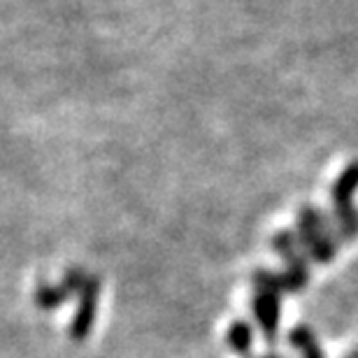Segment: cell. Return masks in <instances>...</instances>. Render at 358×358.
I'll list each match as a JSON object with an SVG mask.
<instances>
[{"label": "cell", "instance_id": "1", "mask_svg": "<svg viewBox=\"0 0 358 358\" xmlns=\"http://www.w3.org/2000/svg\"><path fill=\"white\" fill-rule=\"evenodd\" d=\"M298 245L317 263H331L338 256L340 233L324 212L312 205H303L298 212Z\"/></svg>", "mask_w": 358, "mask_h": 358}, {"label": "cell", "instance_id": "2", "mask_svg": "<svg viewBox=\"0 0 358 358\" xmlns=\"http://www.w3.org/2000/svg\"><path fill=\"white\" fill-rule=\"evenodd\" d=\"M272 249H275V254H279L284 259L286 272L293 277L298 289L305 291V286L310 284V266H307V256L303 252V247L298 245L296 233L277 231L272 235Z\"/></svg>", "mask_w": 358, "mask_h": 358}, {"label": "cell", "instance_id": "3", "mask_svg": "<svg viewBox=\"0 0 358 358\" xmlns=\"http://www.w3.org/2000/svg\"><path fill=\"white\" fill-rule=\"evenodd\" d=\"M98 298H100V279L89 277V282L84 284L80 293V307H77L73 324H70V338L75 342H82L91 333L93 321L98 314Z\"/></svg>", "mask_w": 358, "mask_h": 358}, {"label": "cell", "instance_id": "4", "mask_svg": "<svg viewBox=\"0 0 358 358\" xmlns=\"http://www.w3.org/2000/svg\"><path fill=\"white\" fill-rule=\"evenodd\" d=\"M252 310L263 338L268 342H275L279 328H282V296L270 291H256L252 300Z\"/></svg>", "mask_w": 358, "mask_h": 358}, {"label": "cell", "instance_id": "5", "mask_svg": "<svg viewBox=\"0 0 358 358\" xmlns=\"http://www.w3.org/2000/svg\"><path fill=\"white\" fill-rule=\"evenodd\" d=\"M252 279H254L256 291H270V293H277V296H284V293H300L298 284L293 282V277L289 272L256 270Z\"/></svg>", "mask_w": 358, "mask_h": 358}, {"label": "cell", "instance_id": "6", "mask_svg": "<svg viewBox=\"0 0 358 358\" xmlns=\"http://www.w3.org/2000/svg\"><path fill=\"white\" fill-rule=\"evenodd\" d=\"M356 191H358V163H352V166H347L345 173L335 179V184L331 186L333 207L352 205V198H354Z\"/></svg>", "mask_w": 358, "mask_h": 358}, {"label": "cell", "instance_id": "7", "mask_svg": "<svg viewBox=\"0 0 358 358\" xmlns=\"http://www.w3.org/2000/svg\"><path fill=\"white\" fill-rule=\"evenodd\" d=\"M289 345L296 349V352L303 354V358H326L324 356V349H321L317 335L312 333L310 326H293L291 333H289Z\"/></svg>", "mask_w": 358, "mask_h": 358}, {"label": "cell", "instance_id": "8", "mask_svg": "<svg viewBox=\"0 0 358 358\" xmlns=\"http://www.w3.org/2000/svg\"><path fill=\"white\" fill-rule=\"evenodd\" d=\"M226 340H228V347H231L235 354L247 358L249 352H252V345H254V331H252V326H249L247 321L238 319V321H233V324L228 326Z\"/></svg>", "mask_w": 358, "mask_h": 358}, {"label": "cell", "instance_id": "9", "mask_svg": "<svg viewBox=\"0 0 358 358\" xmlns=\"http://www.w3.org/2000/svg\"><path fill=\"white\" fill-rule=\"evenodd\" d=\"M70 298V293L63 289V284L59 286H54V284H45L42 282L38 289H35V305L40 307V310H56V307H61V305H66V300Z\"/></svg>", "mask_w": 358, "mask_h": 358}, {"label": "cell", "instance_id": "10", "mask_svg": "<svg viewBox=\"0 0 358 358\" xmlns=\"http://www.w3.org/2000/svg\"><path fill=\"white\" fill-rule=\"evenodd\" d=\"M89 282V277L84 275L82 270H77V268H70L68 272H66V277H63V289H66L70 296L73 293H82V289H84V284Z\"/></svg>", "mask_w": 358, "mask_h": 358}, {"label": "cell", "instance_id": "11", "mask_svg": "<svg viewBox=\"0 0 358 358\" xmlns=\"http://www.w3.org/2000/svg\"><path fill=\"white\" fill-rule=\"evenodd\" d=\"M261 358H284L282 354H270V356H261Z\"/></svg>", "mask_w": 358, "mask_h": 358}, {"label": "cell", "instance_id": "12", "mask_svg": "<svg viewBox=\"0 0 358 358\" xmlns=\"http://www.w3.org/2000/svg\"><path fill=\"white\" fill-rule=\"evenodd\" d=\"M352 356H354V358H358V349H354V352H352Z\"/></svg>", "mask_w": 358, "mask_h": 358}, {"label": "cell", "instance_id": "13", "mask_svg": "<svg viewBox=\"0 0 358 358\" xmlns=\"http://www.w3.org/2000/svg\"><path fill=\"white\" fill-rule=\"evenodd\" d=\"M347 358H354V356H352V354H349V356H347Z\"/></svg>", "mask_w": 358, "mask_h": 358}]
</instances>
